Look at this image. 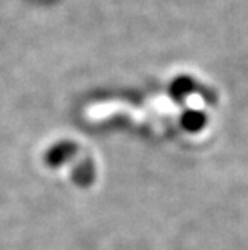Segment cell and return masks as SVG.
<instances>
[{
    "mask_svg": "<svg viewBox=\"0 0 248 250\" xmlns=\"http://www.w3.org/2000/svg\"><path fill=\"white\" fill-rule=\"evenodd\" d=\"M79 146L75 141L71 140H63L51 146L43 156V162L48 168L57 169L61 168L63 165L72 162L74 159L78 156Z\"/></svg>",
    "mask_w": 248,
    "mask_h": 250,
    "instance_id": "1",
    "label": "cell"
},
{
    "mask_svg": "<svg viewBox=\"0 0 248 250\" xmlns=\"http://www.w3.org/2000/svg\"><path fill=\"white\" fill-rule=\"evenodd\" d=\"M71 178L78 188H90L96 181V165L92 157H82L72 165Z\"/></svg>",
    "mask_w": 248,
    "mask_h": 250,
    "instance_id": "2",
    "label": "cell"
},
{
    "mask_svg": "<svg viewBox=\"0 0 248 250\" xmlns=\"http://www.w3.org/2000/svg\"><path fill=\"white\" fill-rule=\"evenodd\" d=\"M208 123V117L199 109H189L181 116V126L190 133H197Z\"/></svg>",
    "mask_w": 248,
    "mask_h": 250,
    "instance_id": "3",
    "label": "cell"
},
{
    "mask_svg": "<svg viewBox=\"0 0 248 250\" xmlns=\"http://www.w3.org/2000/svg\"><path fill=\"white\" fill-rule=\"evenodd\" d=\"M194 88V81L190 77H178L169 87L171 96L176 101L187 98Z\"/></svg>",
    "mask_w": 248,
    "mask_h": 250,
    "instance_id": "4",
    "label": "cell"
}]
</instances>
